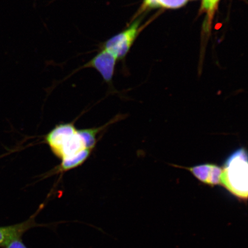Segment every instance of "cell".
I'll return each mask as SVG.
<instances>
[{"label": "cell", "instance_id": "7", "mask_svg": "<svg viewBox=\"0 0 248 248\" xmlns=\"http://www.w3.org/2000/svg\"><path fill=\"white\" fill-rule=\"evenodd\" d=\"M92 151L90 149H85L76 156L61 160L60 165L56 167L55 169L52 170L47 175L63 173L82 166L91 156Z\"/></svg>", "mask_w": 248, "mask_h": 248}, {"label": "cell", "instance_id": "12", "mask_svg": "<svg viewBox=\"0 0 248 248\" xmlns=\"http://www.w3.org/2000/svg\"><path fill=\"white\" fill-rule=\"evenodd\" d=\"M160 7L158 0H145L143 8H153Z\"/></svg>", "mask_w": 248, "mask_h": 248}, {"label": "cell", "instance_id": "10", "mask_svg": "<svg viewBox=\"0 0 248 248\" xmlns=\"http://www.w3.org/2000/svg\"><path fill=\"white\" fill-rule=\"evenodd\" d=\"M219 0H203L202 2V9L212 14L216 9L217 3Z\"/></svg>", "mask_w": 248, "mask_h": 248}, {"label": "cell", "instance_id": "4", "mask_svg": "<svg viewBox=\"0 0 248 248\" xmlns=\"http://www.w3.org/2000/svg\"><path fill=\"white\" fill-rule=\"evenodd\" d=\"M45 207V203L40 204L38 210L29 219L17 224L0 226V247L5 248L8 244L16 240L22 238L23 235L30 229L37 227H46L49 225L36 222V218Z\"/></svg>", "mask_w": 248, "mask_h": 248}, {"label": "cell", "instance_id": "3", "mask_svg": "<svg viewBox=\"0 0 248 248\" xmlns=\"http://www.w3.org/2000/svg\"><path fill=\"white\" fill-rule=\"evenodd\" d=\"M140 21H136L128 29L117 34L102 43L101 48L113 55L117 60H122L128 53L138 35Z\"/></svg>", "mask_w": 248, "mask_h": 248}, {"label": "cell", "instance_id": "5", "mask_svg": "<svg viewBox=\"0 0 248 248\" xmlns=\"http://www.w3.org/2000/svg\"><path fill=\"white\" fill-rule=\"evenodd\" d=\"M117 59L109 52L101 48L97 54L94 56L88 63L83 65L80 69L92 68L100 74L104 81L108 85L112 82L115 71Z\"/></svg>", "mask_w": 248, "mask_h": 248}, {"label": "cell", "instance_id": "9", "mask_svg": "<svg viewBox=\"0 0 248 248\" xmlns=\"http://www.w3.org/2000/svg\"><path fill=\"white\" fill-rule=\"evenodd\" d=\"M187 2V0H158L160 7L175 9L182 7Z\"/></svg>", "mask_w": 248, "mask_h": 248}, {"label": "cell", "instance_id": "2", "mask_svg": "<svg viewBox=\"0 0 248 248\" xmlns=\"http://www.w3.org/2000/svg\"><path fill=\"white\" fill-rule=\"evenodd\" d=\"M45 141L52 153L61 160L76 156L88 149L73 123L56 126L46 136Z\"/></svg>", "mask_w": 248, "mask_h": 248}, {"label": "cell", "instance_id": "6", "mask_svg": "<svg viewBox=\"0 0 248 248\" xmlns=\"http://www.w3.org/2000/svg\"><path fill=\"white\" fill-rule=\"evenodd\" d=\"M185 169L204 184L211 186L221 184L222 168L215 164H203Z\"/></svg>", "mask_w": 248, "mask_h": 248}, {"label": "cell", "instance_id": "13", "mask_svg": "<svg viewBox=\"0 0 248 248\" xmlns=\"http://www.w3.org/2000/svg\"><path fill=\"white\" fill-rule=\"evenodd\" d=\"M8 154H3L2 155H0V159H1L2 157H4V156H6V155H7Z\"/></svg>", "mask_w": 248, "mask_h": 248}, {"label": "cell", "instance_id": "1", "mask_svg": "<svg viewBox=\"0 0 248 248\" xmlns=\"http://www.w3.org/2000/svg\"><path fill=\"white\" fill-rule=\"evenodd\" d=\"M221 185L235 196L247 199L248 164L246 149H237L226 159L222 168Z\"/></svg>", "mask_w": 248, "mask_h": 248}, {"label": "cell", "instance_id": "8", "mask_svg": "<svg viewBox=\"0 0 248 248\" xmlns=\"http://www.w3.org/2000/svg\"><path fill=\"white\" fill-rule=\"evenodd\" d=\"M108 125H105L100 128L83 129L78 130V132L80 136L84 141L86 148L93 150L97 144V135L101 131L102 129H104Z\"/></svg>", "mask_w": 248, "mask_h": 248}, {"label": "cell", "instance_id": "11", "mask_svg": "<svg viewBox=\"0 0 248 248\" xmlns=\"http://www.w3.org/2000/svg\"><path fill=\"white\" fill-rule=\"evenodd\" d=\"M4 248H27L21 238L12 241Z\"/></svg>", "mask_w": 248, "mask_h": 248}]
</instances>
